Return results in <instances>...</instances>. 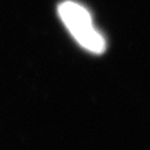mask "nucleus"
Segmentation results:
<instances>
[{
	"label": "nucleus",
	"mask_w": 150,
	"mask_h": 150,
	"mask_svg": "<svg viewBox=\"0 0 150 150\" xmlns=\"http://www.w3.org/2000/svg\"><path fill=\"white\" fill-rule=\"evenodd\" d=\"M58 13L74 39L85 50L92 53L104 52L105 39L95 27L91 14L84 6L67 0L59 5Z\"/></svg>",
	"instance_id": "nucleus-1"
}]
</instances>
